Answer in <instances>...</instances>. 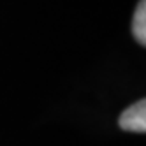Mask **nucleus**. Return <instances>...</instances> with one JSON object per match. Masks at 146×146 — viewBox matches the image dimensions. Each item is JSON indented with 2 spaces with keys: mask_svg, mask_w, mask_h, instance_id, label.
I'll use <instances>...</instances> for the list:
<instances>
[{
  "mask_svg": "<svg viewBox=\"0 0 146 146\" xmlns=\"http://www.w3.org/2000/svg\"><path fill=\"white\" fill-rule=\"evenodd\" d=\"M132 32L135 40L144 46L146 42V4L144 0H141L137 9H135V14H134V21H132Z\"/></svg>",
  "mask_w": 146,
  "mask_h": 146,
  "instance_id": "obj_2",
  "label": "nucleus"
},
{
  "mask_svg": "<svg viewBox=\"0 0 146 146\" xmlns=\"http://www.w3.org/2000/svg\"><path fill=\"white\" fill-rule=\"evenodd\" d=\"M120 127L130 132L146 130V102L144 100H137L120 114Z\"/></svg>",
  "mask_w": 146,
  "mask_h": 146,
  "instance_id": "obj_1",
  "label": "nucleus"
}]
</instances>
